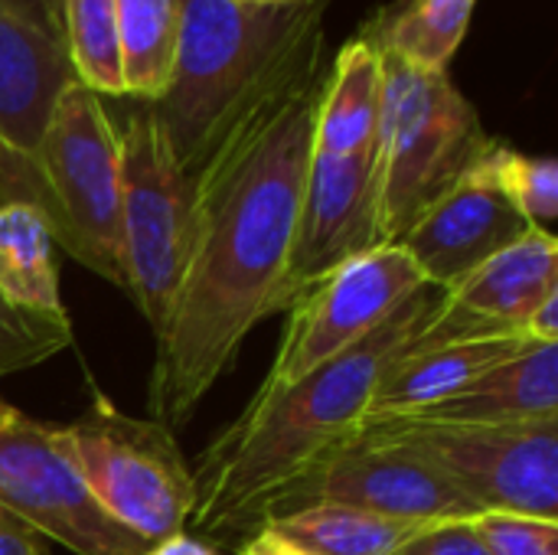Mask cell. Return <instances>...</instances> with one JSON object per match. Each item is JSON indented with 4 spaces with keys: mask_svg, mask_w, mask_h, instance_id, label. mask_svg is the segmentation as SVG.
Listing matches in <instances>:
<instances>
[{
    "mask_svg": "<svg viewBox=\"0 0 558 555\" xmlns=\"http://www.w3.org/2000/svg\"><path fill=\"white\" fill-rule=\"evenodd\" d=\"M327 72L320 0L193 173L186 258L147 386V409L170 432L235 366L248 334L291 307L288 255Z\"/></svg>",
    "mask_w": 558,
    "mask_h": 555,
    "instance_id": "6da1fadb",
    "label": "cell"
},
{
    "mask_svg": "<svg viewBox=\"0 0 558 555\" xmlns=\"http://www.w3.org/2000/svg\"><path fill=\"white\" fill-rule=\"evenodd\" d=\"M445 301L448 291L425 281L337 360L288 386L258 389L190 468L196 500L186 530L203 543L239 546L281 517L363 435L383 379L425 343Z\"/></svg>",
    "mask_w": 558,
    "mask_h": 555,
    "instance_id": "7a4b0ae2",
    "label": "cell"
},
{
    "mask_svg": "<svg viewBox=\"0 0 558 555\" xmlns=\"http://www.w3.org/2000/svg\"><path fill=\"white\" fill-rule=\"evenodd\" d=\"M320 7H268L252 0H180V36L170 82L154 105L167 147L183 173H196L222 128L268 79L294 33Z\"/></svg>",
    "mask_w": 558,
    "mask_h": 555,
    "instance_id": "3957f363",
    "label": "cell"
},
{
    "mask_svg": "<svg viewBox=\"0 0 558 555\" xmlns=\"http://www.w3.org/2000/svg\"><path fill=\"white\" fill-rule=\"evenodd\" d=\"M379 56L383 105L373 137V190L379 239L392 245L474 170L494 137L448 72L415 69L386 49Z\"/></svg>",
    "mask_w": 558,
    "mask_h": 555,
    "instance_id": "277c9868",
    "label": "cell"
},
{
    "mask_svg": "<svg viewBox=\"0 0 558 555\" xmlns=\"http://www.w3.org/2000/svg\"><path fill=\"white\" fill-rule=\"evenodd\" d=\"M52 242L78 265L124 288L121 272V137L105 98L72 82L36 150Z\"/></svg>",
    "mask_w": 558,
    "mask_h": 555,
    "instance_id": "5b68a950",
    "label": "cell"
},
{
    "mask_svg": "<svg viewBox=\"0 0 558 555\" xmlns=\"http://www.w3.org/2000/svg\"><path fill=\"white\" fill-rule=\"evenodd\" d=\"M62 438L105 517L147 546L186 533L196 487L170 429L154 419H134L98 396L62 429Z\"/></svg>",
    "mask_w": 558,
    "mask_h": 555,
    "instance_id": "8992f818",
    "label": "cell"
},
{
    "mask_svg": "<svg viewBox=\"0 0 558 555\" xmlns=\"http://www.w3.org/2000/svg\"><path fill=\"white\" fill-rule=\"evenodd\" d=\"M118 137L124 291L157 334L170 311L186 258L193 177L173 160L150 101H137L124 114Z\"/></svg>",
    "mask_w": 558,
    "mask_h": 555,
    "instance_id": "52a82bcc",
    "label": "cell"
},
{
    "mask_svg": "<svg viewBox=\"0 0 558 555\" xmlns=\"http://www.w3.org/2000/svg\"><path fill=\"white\" fill-rule=\"evenodd\" d=\"M366 432L405 442L435 461L481 514L558 523V419L504 425L386 422Z\"/></svg>",
    "mask_w": 558,
    "mask_h": 555,
    "instance_id": "ba28073f",
    "label": "cell"
},
{
    "mask_svg": "<svg viewBox=\"0 0 558 555\" xmlns=\"http://www.w3.org/2000/svg\"><path fill=\"white\" fill-rule=\"evenodd\" d=\"M0 504L75 555H144L150 546L118 527L82 484L62 429L0 402Z\"/></svg>",
    "mask_w": 558,
    "mask_h": 555,
    "instance_id": "9c48e42d",
    "label": "cell"
},
{
    "mask_svg": "<svg viewBox=\"0 0 558 555\" xmlns=\"http://www.w3.org/2000/svg\"><path fill=\"white\" fill-rule=\"evenodd\" d=\"M422 285V272L396 242L350 258L291 301L281 347L258 389L288 386L337 360L369 337Z\"/></svg>",
    "mask_w": 558,
    "mask_h": 555,
    "instance_id": "30bf717a",
    "label": "cell"
},
{
    "mask_svg": "<svg viewBox=\"0 0 558 555\" xmlns=\"http://www.w3.org/2000/svg\"><path fill=\"white\" fill-rule=\"evenodd\" d=\"M307 504L360 507L392 520L441 523L474 520L481 510L468 494L425 455L379 432H363L343 448L294 500L284 514ZM281 514V517H284Z\"/></svg>",
    "mask_w": 558,
    "mask_h": 555,
    "instance_id": "8fae6325",
    "label": "cell"
},
{
    "mask_svg": "<svg viewBox=\"0 0 558 555\" xmlns=\"http://www.w3.org/2000/svg\"><path fill=\"white\" fill-rule=\"evenodd\" d=\"M383 245L376 226L373 147L363 154H311L291 255V301L350 258Z\"/></svg>",
    "mask_w": 558,
    "mask_h": 555,
    "instance_id": "7c38bea8",
    "label": "cell"
},
{
    "mask_svg": "<svg viewBox=\"0 0 558 555\" xmlns=\"http://www.w3.org/2000/svg\"><path fill=\"white\" fill-rule=\"evenodd\" d=\"M530 229L533 226L497 186L468 173L458 186L438 196L396 245L405 249L428 285L451 291Z\"/></svg>",
    "mask_w": 558,
    "mask_h": 555,
    "instance_id": "4fadbf2b",
    "label": "cell"
},
{
    "mask_svg": "<svg viewBox=\"0 0 558 555\" xmlns=\"http://www.w3.org/2000/svg\"><path fill=\"white\" fill-rule=\"evenodd\" d=\"M72 82L65 46L0 7V141L36 160L52 108Z\"/></svg>",
    "mask_w": 558,
    "mask_h": 555,
    "instance_id": "5bb4252c",
    "label": "cell"
},
{
    "mask_svg": "<svg viewBox=\"0 0 558 555\" xmlns=\"http://www.w3.org/2000/svg\"><path fill=\"white\" fill-rule=\"evenodd\" d=\"M533 343L523 334H504V337H481V340H458V343H432L409 353L379 386L373 396L366 429L415 419L451 396L464 393L471 383H477L487 370L513 357ZM363 429V432H366Z\"/></svg>",
    "mask_w": 558,
    "mask_h": 555,
    "instance_id": "9a60e30c",
    "label": "cell"
},
{
    "mask_svg": "<svg viewBox=\"0 0 558 555\" xmlns=\"http://www.w3.org/2000/svg\"><path fill=\"white\" fill-rule=\"evenodd\" d=\"M558 419V343H526L464 393L402 422L504 425Z\"/></svg>",
    "mask_w": 558,
    "mask_h": 555,
    "instance_id": "2e32d148",
    "label": "cell"
},
{
    "mask_svg": "<svg viewBox=\"0 0 558 555\" xmlns=\"http://www.w3.org/2000/svg\"><path fill=\"white\" fill-rule=\"evenodd\" d=\"M558 291L556 232L530 229L448 291V301L500 330L523 334L530 314ZM526 337V334H523Z\"/></svg>",
    "mask_w": 558,
    "mask_h": 555,
    "instance_id": "e0dca14e",
    "label": "cell"
},
{
    "mask_svg": "<svg viewBox=\"0 0 558 555\" xmlns=\"http://www.w3.org/2000/svg\"><path fill=\"white\" fill-rule=\"evenodd\" d=\"M383 105V56L369 36L347 43L327 72L317 118V154H363L373 147Z\"/></svg>",
    "mask_w": 558,
    "mask_h": 555,
    "instance_id": "ac0fdd59",
    "label": "cell"
},
{
    "mask_svg": "<svg viewBox=\"0 0 558 555\" xmlns=\"http://www.w3.org/2000/svg\"><path fill=\"white\" fill-rule=\"evenodd\" d=\"M52 229L29 203L0 206V294L20 307L62 314Z\"/></svg>",
    "mask_w": 558,
    "mask_h": 555,
    "instance_id": "d6986e66",
    "label": "cell"
},
{
    "mask_svg": "<svg viewBox=\"0 0 558 555\" xmlns=\"http://www.w3.org/2000/svg\"><path fill=\"white\" fill-rule=\"evenodd\" d=\"M271 527L314 555H396L428 523L392 520L340 504H307L275 517Z\"/></svg>",
    "mask_w": 558,
    "mask_h": 555,
    "instance_id": "ffe728a7",
    "label": "cell"
},
{
    "mask_svg": "<svg viewBox=\"0 0 558 555\" xmlns=\"http://www.w3.org/2000/svg\"><path fill=\"white\" fill-rule=\"evenodd\" d=\"M180 36V0H118L124 98L157 101L170 82Z\"/></svg>",
    "mask_w": 558,
    "mask_h": 555,
    "instance_id": "44dd1931",
    "label": "cell"
},
{
    "mask_svg": "<svg viewBox=\"0 0 558 555\" xmlns=\"http://www.w3.org/2000/svg\"><path fill=\"white\" fill-rule=\"evenodd\" d=\"M477 0H405L369 36L379 49L425 72H448Z\"/></svg>",
    "mask_w": 558,
    "mask_h": 555,
    "instance_id": "7402d4cb",
    "label": "cell"
},
{
    "mask_svg": "<svg viewBox=\"0 0 558 555\" xmlns=\"http://www.w3.org/2000/svg\"><path fill=\"white\" fill-rule=\"evenodd\" d=\"M62 36L75 82L101 98H124L118 0H62Z\"/></svg>",
    "mask_w": 558,
    "mask_h": 555,
    "instance_id": "603a6c76",
    "label": "cell"
},
{
    "mask_svg": "<svg viewBox=\"0 0 558 555\" xmlns=\"http://www.w3.org/2000/svg\"><path fill=\"white\" fill-rule=\"evenodd\" d=\"M471 173L497 186L533 229L553 232L558 219V164L553 157H530L494 141Z\"/></svg>",
    "mask_w": 558,
    "mask_h": 555,
    "instance_id": "cb8c5ba5",
    "label": "cell"
},
{
    "mask_svg": "<svg viewBox=\"0 0 558 555\" xmlns=\"http://www.w3.org/2000/svg\"><path fill=\"white\" fill-rule=\"evenodd\" d=\"M72 343L69 314L20 307L0 294V379L33 370Z\"/></svg>",
    "mask_w": 558,
    "mask_h": 555,
    "instance_id": "d4e9b609",
    "label": "cell"
},
{
    "mask_svg": "<svg viewBox=\"0 0 558 555\" xmlns=\"http://www.w3.org/2000/svg\"><path fill=\"white\" fill-rule=\"evenodd\" d=\"M474 527L490 555H558V523L523 514H477Z\"/></svg>",
    "mask_w": 558,
    "mask_h": 555,
    "instance_id": "484cf974",
    "label": "cell"
},
{
    "mask_svg": "<svg viewBox=\"0 0 558 555\" xmlns=\"http://www.w3.org/2000/svg\"><path fill=\"white\" fill-rule=\"evenodd\" d=\"M396 555H490L474 520H441L428 523L415 540Z\"/></svg>",
    "mask_w": 558,
    "mask_h": 555,
    "instance_id": "4316f807",
    "label": "cell"
},
{
    "mask_svg": "<svg viewBox=\"0 0 558 555\" xmlns=\"http://www.w3.org/2000/svg\"><path fill=\"white\" fill-rule=\"evenodd\" d=\"M3 203H29L46 216V183L36 160L0 141V206Z\"/></svg>",
    "mask_w": 558,
    "mask_h": 555,
    "instance_id": "83f0119b",
    "label": "cell"
},
{
    "mask_svg": "<svg viewBox=\"0 0 558 555\" xmlns=\"http://www.w3.org/2000/svg\"><path fill=\"white\" fill-rule=\"evenodd\" d=\"M0 555H52L49 540L0 504Z\"/></svg>",
    "mask_w": 558,
    "mask_h": 555,
    "instance_id": "f1b7e54d",
    "label": "cell"
},
{
    "mask_svg": "<svg viewBox=\"0 0 558 555\" xmlns=\"http://www.w3.org/2000/svg\"><path fill=\"white\" fill-rule=\"evenodd\" d=\"M0 7L10 10L20 20H26L39 33H46L49 39L65 46V36H62V0H0Z\"/></svg>",
    "mask_w": 558,
    "mask_h": 555,
    "instance_id": "f546056e",
    "label": "cell"
},
{
    "mask_svg": "<svg viewBox=\"0 0 558 555\" xmlns=\"http://www.w3.org/2000/svg\"><path fill=\"white\" fill-rule=\"evenodd\" d=\"M239 555H314L304 546H298L291 536H284L278 527L265 523L258 533H252L248 540L239 543Z\"/></svg>",
    "mask_w": 558,
    "mask_h": 555,
    "instance_id": "4dcf8cb0",
    "label": "cell"
},
{
    "mask_svg": "<svg viewBox=\"0 0 558 555\" xmlns=\"http://www.w3.org/2000/svg\"><path fill=\"white\" fill-rule=\"evenodd\" d=\"M523 334L536 343H558V291L530 314Z\"/></svg>",
    "mask_w": 558,
    "mask_h": 555,
    "instance_id": "1f68e13d",
    "label": "cell"
},
{
    "mask_svg": "<svg viewBox=\"0 0 558 555\" xmlns=\"http://www.w3.org/2000/svg\"><path fill=\"white\" fill-rule=\"evenodd\" d=\"M144 555H219L209 543L196 540L193 533H177V536H167L160 543H154Z\"/></svg>",
    "mask_w": 558,
    "mask_h": 555,
    "instance_id": "d6a6232c",
    "label": "cell"
},
{
    "mask_svg": "<svg viewBox=\"0 0 558 555\" xmlns=\"http://www.w3.org/2000/svg\"><path fill=\"white\" fill-rule=\"evenodd\" d=\"M252 3H268V7H291V3H311V0H252Z\"/></svg>",
    "mask_w": 558,
    "mask_h": 555,
    "instance_id": "836d02e7",
    "label": "cell"
}]
</instances>
